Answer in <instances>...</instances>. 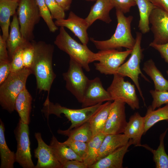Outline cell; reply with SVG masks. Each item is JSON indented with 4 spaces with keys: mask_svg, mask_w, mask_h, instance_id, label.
Instances as JSON below:
<instances>
[{
    "mask_svg": "<svg viewBox=\"0 0 168 168\" xmlns=\"http://www.w3.org/2000/svg\"><path fill=\"white\" fill-rule=\"evenodd\" d=\"M54 23L58 27H66L70 30L83 44H88L89 38L87 30L89 26L85 19L71 11L67 19L56 20Z\"/></svg>",
    "mask_w": 168,
    "mask_h": 168,
    "instance_id": "cell-15",
    "label": "cell"
},
{
    "mask_svg": "<svg viewBox=\"0 0 168 168\" xmlns=\"http://www.w3.org/2000/svg\"><path fill=\"white\" fill-rule=\"evenodd\" d=\"M166 73L168 76V70H167L166 71Z\"/></svg>",
    "mask_w": 168,
    "mask_h": 168,
    "instance_id": "cell-48",
    "label": "cell"
},
{
    "mask_svg": "<svg viewBox=\"0 0 168 168\" xmlns=\"http://www.w3.org/2000/svg\"><path fill=\"white\" fill-rule=\"evenodd\" d=\"M111 100L109 93L103 87L100 78L97 77L90 79L81 103L82 106L90 107Z\"/></svg>",
    "mask_w": 168,
    "mask_h": 168,
    "instance_id": "cell-14",
    "label": "cell"
},
{
    "mask_svg": "<svg viewBox=\"0 0 168 168\" xmlns=\"http://www.w3.org/2000/svg\"><path fill=\"white\" fill-rule=\"evenodd\" d=\"M16 12L22 35L26 40L34 41V30L41 17L36 0H20Z\"/></svg>",
    "mask_w": 168,
    "mask_h": 168,
    "instance_id": "cell-7",
    "label": "cell"
},
{
    "mask_svg": "<svg viewBox=\"0 0 168 168\" xmlns=\"http://www.w3.org/2000/svg\"><path fill=\"white\" fill-rule=\"evenodd\" d=\"M142 37L141 32H137L135 44L132 49L129 58L119 67L116 73L124 77H128L131 79L137 87L144 105H145L144 98L138 81V77L140 75L145 80L150 82L148 79L142 72L140 68V63L143 57V49L141 46Z\"/></svg>",
    "mask_w": 168,
    "mask_h": 168,
    "instance_id": "cell-6",
    "label": "cell"
},
{
    "mask_svg": "<svg viewBox=\"0 0 168 168\" xmlns=\"http://www.w3.org/2000/svg\"><path fill=\"white\" fill-rule=\"evenodd\" d=\"M58 133L73 140L88 142L93 136L90 124L87 122L71 129L58 130Z\"/></svg>",
    "mask_w": 168,
    "mask_h": 168,
    "instance_id": "cell-30",
    "label": "cell"
},
{
    "mask_svg": "<svg viewBox=\"0 0 168 168\" xmlns=\"http://www.w3.org/2000/svg\"><path fill=\"white\" fill-rule=\"evenodd\" d=\"M96 1L91 8L88 15L85 18L89 27L97 20L107 24L112 21L110 12L114 7L110 0H96Z\"/></svg>",
    "mask_w": 168,
    "mask_h": 168,
    "instance_id": "cell-20",
    "label": "cell"
},
{
    "mask_svg": "<svg viewBox=\"0 0 168 168\" xmlns=\"http://www.w3.org/2000/svg\"><path fill=\"white\" fill-rule=\"evenodd\" d=\"M25 47H21L17 50L11 59V72H18L24 68L22 57V52L23 49Z\"/></svg>",
    "mask_w": 168,
    "mask_h": 168,
    "instance_id": "cell-37",
    "label": "cell"
},
{
    "mask_svg": "<svg viewBox=\"0 0 168 168\" xmlns=\"http://www.w3.org/2000/svg\"><path fill=\"white\" fill-rule=\"evenodd\" d=\"M149 46L157 50L161 57L168 63V42L163 44H156L151 42Z\"/></svg>",
    "mask_w": 168,
    "mask_h": 168,
    "instance_id": "cell-41",
    "label": "cell"
},
{
    "mask_svg": "<svg viewBox=\"0 0 168 168\" xmlns=\"http://www.w3.org/2000/svg\"><path fill=\"white\" fill-rule=\"evenodd\" d=\"M86 0L88 1H96V0Z\"/></svg>",
    "mask_w": 168,
    "mask_h": 168,
    "instance_id": "cell-47",
    "label": "cell"
},
{
    "mask_svg": "<svg viewBox=\"0 0 168 168\" xmlns=\"http://www.w3.org/2000/svg\"><path fill=\"white\" fill-rule=\"evenodd\" d=\"M0 168H13L16 162L15 153L8 147L5 138L4 125L0 120Z\"/></svg>",
    "mask_w": 168,
    "mask_h": 168,
    "instance_id": "cell-27",
    "label": "cell"
},
{
    "mask_svg": "<svg viewBox=\"0 0 168 168\" xmlns=\"http://www.w3.org/2000/svg\"><path fill=\"white\" fill-rule=\"evenodd\" d=\"M88 166L83 161L76 160H70L62 166V168H87Z\"/></svg>",
    "mask_w": 168,
    "mask_h": 168,
    "instance_id": "cell-43",
    "label": "cell"
},
{
    "mask_svg": "<svg viewBox=\"0 0 168 168\" xmlns=\"http://www.w3.org/2000/svg\"><path fill=\"white\" fill-rule=\"evenodd\" d=\"M49 145L55 157L62 166L70 160H76L83 161V160L69 147L64 142H59L54 135L51 139Z\"/></svg>",
    "mask_w": 168,
    "mask_h": 168,
    "instance_id": "cell-23",
    "label": "cell"
},
{
    "mask_svg": "<svg viewBox=\"0 0 168 168\" xmlns=\"http://www.w3.org/2000/svg\"><path fill=\"white\" fill-rule=\"evenodd\" d=\"M133 145L130 139L126 145L117 149L104 157L98 160L89 168H122L124 155Z\"/></svg>",
    "mask_w": 168,
    "mask_h": 168,
    "instance_id": "cell-18",
    "label": "cell"
},
{
    "mask_svg": "<svg viewBox=\"0 0 168 168\" xmlns=\"http://www.w3.org/2000/svg\"><path fill=\"white\" fill-rule=\"evenodd\" d=\"M32 100V97L26 87L19 93L15 103V110L18 113L20 119L28 124L30 121Z\"/></svg>",
    "mask_w": 168,
    "mask_h": 168,
    "instance_id": "cell-24",
    "label": "cell"
},
{
    "mask_svg": "<svg viewBox=\"0 0 168 168\" xmlns=\"http://www.w3.org/2000/svg\"><path fill=\"white\" fill-rule=\"evenodd\" d=\"M156 7L160 8L168 12V0H149Z\"/></svg>",
    "mask_w": 168,
    "mask_h": 168,
    "instance_id": "cell-44",
    "label": "cell"
},
{
    "mask_svg": "<svg viewBox=\"0 0 168 168\" xmlns=\"http://www.w3.org/2000/svg\"><path fill=\"white\" fill-rule=\"evenodd\" d=\"M32 74L30 68L24 67L16 72H11L0 85V105L3 110L11 113L15 110L16 99L21 91L26 87L27 79Z\"/></svg>",
    "mask_w": 168,
    "mask_h": 168,
    "instance_id": "cell-4",
    "label": "cell"
},
{
    "mask_svg": "<svg viewBox=\"0 0 168 168\" xmlns=\"http://www.w3.org/2000/svg\"><path fill=\"white\" fill-rule=\"evenodd\" d=\"M28 125L20 119L15 130L17 143L16 162L23 168H35L31 158Z\"/></svg>",
    "mask_w": 168,
    "mask_h": 168,
    "instance_id": "cell-11",
    "label": "cell"
},
{
    "mask_svg": "<svg viewBox=\"0 0 168 168\" xmlns=\"http://www.w3.org/2000/svg\"><path fill=\"white\" fill-rule=\"evenodd\" d=\"M34 55L30 68L35 75L37 89L40 92H48L49 96L52 83L56 77L52 66L54 46L42 41L32 42Z\"/></svg>",
    "mask_w": 168,
    "mask_h": 168,
    "instance_id": "cell-1",
    "label": "cell"
},
{
    "mask_svg": "<svg viewBox=\"0 0 168 168\" xmlns=\"http://www.w3.org/2000/svg\"><path fill=\"white\" fill-rule=\"evenodd\" d=\"M113 76L112 82L107 90L112 100L124 102L133 110L139 109V100L134 85L128 81H125L123 77L118 74L115 73Z\"/></svg>",
    "mask_w": 168,
    "mask_h": 168,
    "instance_id": "cell-9",
    "label": "cell"
},
{
    "mask_svg": "<svg viewBox=\"0 0 168 168\" xmlns=\"http://www.w3.org/2000/svg\"><path fill=\"white\" fill-rule=\"evenodd\" d=\"M142 70L153 81L155 90L168 91V80L164 78L152 59H149L144 63Z\"/></svg>",
    "mask_w": 168,
    "mask_h": 168,
    "instance_id": "cell-26",
    "label": "cell"
},
{
    "mask_svg": "<svg viewBox=\"0 0 168 168\" xmlns=\"http://www.w3.org/2000/svg\"><path fill=\"white\" fill-rule=\"evenodd\" d=\"M0 61H10L9 59L6 41L2 35H0Z\"/></svg>",
    "mask_w": 168,
    "mask_h": 168,
    "instance_id": "cell-42",
    "label": "cell"
},
{
    "mask_svg": "<svg viewBox=\"0 0 168 168\" xmlns=\"http://www.w3.org/2000/svg\"><path fill=\"white\" fill-rule=\"evenodd\" d=\"M35 136L38 143L37 147L34 150L35 156L38 159L35 168H61L50 146L43 140L41 133H35Z\"/></svg>",
    "mask_w": 168,
    "mask_h": 168,
    "instance_id": "cell-16",
    "label": "cell"
},
{
    "mask_svg": "<svg viewBox=\"0 0 168 168\" xmlns=\"http://www.w3.org/2000/svg\"><path fill=\"white\" fill-rule=\"evenodd\" d=\"M111 101L102 104L88 121L93 136L103 133L112 103Z\"/></svg>",
    "mask_w": 168,
    "mask_h": 168,
    "instance_id": "cell-25",
    "label": "cell"
},
{
    "mask_svg": "<svg viewBox=\"0 0 168 168\" xmlns=\"http://www.w3.org/2000/svg\"><path fill=\"white\" fill-rule=\"evenodd\" d=\"M144 117L145 134L156 123L162 120H168V104L156 110H153L151 106H149Z\"/></svg>",
    "mask_w": 168,
    "mask_h": 168,
    "instance_id": "cell-32",
    "label": "cell"
},
{
    "mask_svg": "<svg viewBox=\"0 0 168 168\" xmlns=\"http://www.w3.org/2000/svg\"><path fill=\"white\" fill-rule=\"evenodd\" d=\"M167 121V122H168V120H166Z\"/></svg>",
    "mask_w": 168,
    "mask_h": 168,
    "instance_id": "cell-49",
    "label": "cell"
},
{
    "mask_svg": "<svg viewBox=\"0 0 168 168\" xmlns=\"http://www.w3.org/2000/svg\"><path fill=\"white\" fill-rule=\"evenodd\" d=\"M132 49L120 51L116 49L100 50L96 53V61L94 63L96 69L101 74L114 75L130 54Z\"/></svg>",
    "mask_w": 168,
    "mask_h": 168,
    "instance_id": "cell-10",
    "label": "cell"
},
{
    "mask_svg": "<svg viewBox=\"0 0 168 168\" xmlns=\"http://www.w3.org/2000/svg\"><path fill=\"white\" fill-rule=\"evenodd\" d=\"M149 92L153 98L151 106L153 110L160 107L163 105L168 104V91L151 90Z\"/></svg>",
    "mask_w": 168,
    "mask_h": 168,
    "instance_id": "cell-35",
    "label": "cell"
},
{
    "mask_svg": "<svg viewBox=\"0 0 168 168\" xmlns=\"http://www.w3.org/2000/svg\"><path fill=\"white\" fill-rule=\"evenodd\" d=\"M83 68L78 62L70 58L69 67L67 72L63 74L66 82L65 87L82 103L90 79L84 73Z\"/></svg>",
    "mask_w": 168,
    "mask_h": 168,
    "instance_id": "cell-8",
    "label": "cell"
},
{
    "mask_svg": "<svg viewBox=\"0 0 168 168\" xmlns=\"http://www.w3.org/2000/svg\"><path fill=\"white\" fill-rule=\"evenodd\" d=\"M144 117L135 112L130 117L123 133L132 140L133 145L139 147L142 137L144 134Z\"/></svg>",
    "mask_w": 168,
    "mask_h": 168,
    "instance_id": "cell-19",
    "label": "cell"
},
{
    "mask_svg": "<svg viewBox=\"0 0 168 168\" xmlns=\"http://www.w3.org/2000/svg\"><path fill=\"white\" fill-rule=\"evenodd\" d=\"M129 140L124 133L106 135L100 146L96 161L126 145Z\"/></svg>",
    "mask_w": 168,
    "mask_h": 168,
    "instance_id": "cell-21",
    "label": "cell"
},
{
    "mask_svg": "<svg viewBox=\"0 0 168 168\" xmlns=\"http://www.w3.org/2000/svg\"><path fill=\"white\" fill-rule=\"evenodd\" d=\"M18 2L7 0H0V26L2 36L6 41L9 33L10 19L16 13Z\"/></svg>",
    "mask_w": 168,
    "mask_h": 168,
    "instance_id": "cell-22",
    "label": "cell"
},
{
    "mask_svg": "<svg viewBox=\"0 0 168 168\" xmlns=\"http://www.w3.org/2000/svg\"><path fill=\"white\" fill-rule=\"evenodd\" d=\"M138 8L140 19L138 27L142 34H146L150 30L149 18L153 10L156 7L149 0H135Z\"/></svg>",
    "mask_w": 168,
    "mask_h": 168,
    "instance_id": "cell-28",
    "label": "cell"
},
{
    "mask_svg": "<svg viewBox=\"0 0 168 168\" xmlns=\"http://www.w3.org/2000/svg\"><path fill=\"white\" fill-rule=\"evenodd\" d=\"M34 49L32 42H30L23 49L22 57L24 67L30 68L33 60Z\"/></svg>",
    "mask_w": 168,
    "mask_h": 168,
    "instance_id": "cell-38",
    "label": "cell"
},
{
    "mask_svg": "<svg viewBox=\"0 0 168 168\" xmlns=\"http://www.w3.org/2000/svg\"><path fill=\"white\" fill-rule=\"evenodd\" d=\"M149 21L154 37L152 42L156 44L168 42V12L156 7L152 12Z\"/></svg>",
    "mask_w": 168,
    "mask_h": 168,
    "instance_id": "cell-13",
    "label": "cell"
},
{
    "mask_svg": "<svg viewBox=\"0 0 168 168\" xmlns=\"http://www.w3.org/2000/svg\"><path fill=\"white\" fill-rule=\"evenodd\" d=\"M116 10L120 11L124 14L129 12L131 7L136 5L135 0H110Z\"/></svg>",
    "mask_w": 168,
    "mask_h": 168,
    "instance_id": "cell-39",
    "label": "cell"
},
{
    "mask_svg": "<svg viewBox=\"0 0 168 168\" xmlns=\"http://www.w3.org/2000/svg\"><path fill=\"white\" fill-rule=\"evenodd\" d=\"M106 135L102 133L93 136L88 142L86 155L83 161L88 168L97 161L100 146Z\"/></svg>",
    "mask_w": 168,
    "mask_h": 168,
    "instance_id": "cell-31",
    "label": "cell"
},
{
    "mask_svg": "<svg viewBox=\"0 0 168 168\" xmlns=\"http://www.w3.org/2000/svg\"><path fill=\"white\" fill-rule=\"evenodd\" d=\"M64 142L83 160L87 153V143L74 140L69 138Z\"/></svg>",
    "mask_w": 168,
    "mask_h": 168,
    "instance_id": "cell-34",
    "label": "cell"
},
{
    "mask_svg": "<svg viewBox=\"0 0 168 168\" xmlns=\"http://www.w3.org/2000/svg\"><path fill=\"white\" fill-rule=\"evenodd\" d=\"M102 104L100 103L80 109H72L62 106L58 103H54L49 100V96H47L41 111L45 117L47 118L50 114H53L61 118V114H64L71 122V124L68 128L71 129L88 122Z\"/></svg>",
    "mask_w": 168,
    "mask_h": 168,
    "instance_id": "cell-5",
    "label": "cell"
},
{
    "mask_svg": "<svg viewBox=\"0 0 168 168\" xmlns=\"http://www.w3.org/2000/svg\"><path fill=\"white\" fill-rule=\"evenodd\" d=\"M168 129L162 133L159 137L160 143L157 149L154 150L147 144H141L142 147L150 151L153 155V159L156 168H168V155L164 146V139Z\"/></svg>",
    "mask_w": 168,
    "mask_h": 168,
    "instance_id": "cell-29",
    "label": "cell"
},
{
    "mask_svg": "<svg viewBox=\"0 0 168 168\" xmlns=\"http://www.w3.org/2000/svg\"><path fill=\"white\" fill-rule=\"evenodd\" d=\"M117 25L114 33L109 39L98 40L91 38L90 40L99 50L116 49L122 47L132 49L136 40L132 34L131 25L133 19L132 16H126L120 10H116Z\"/></svg>",
    "mask_w": 168,
    "mask_h": 168,
    "instance_id": "cell-2",
    "label": "cell"
},
{
    "mask_svg": "<svg viewBox=\"0 0 168 168\" xmlns=\"http://www.w3.org/2000/svg\"><path fill=\"white\" fill-rule=\"evenodd\" d=\"M11 72V61H0V85L5 81Z\"/></svg>",
    "mask_w": 168,
    "mask_h": 168,
    "instance_id": "cell-40",
    "label": "cell"
},
{
    "mask_svg": "<svg viewBox=\"0 0 168 168\" xmlns=\"http://www.w3.org/2000/svg\"><path fill=\"white\" fill-rule=\"evenodd\" d=\"M13 16L9 35L6 41L10 61L17 50L26 46L31 42L25 40L22 35L16 12Z\"/></svg>",
    "mask_w": 168,
    "mask_h": 168,
    "instance_id": "cell-17",
    "label": "cell"
},
{
    "mask_svg": "<svg viewBox=\"0 0 168 168\" xmlns=\"http://www.w3.org/2000/svg\"><path fill=\"white\" fill-rule=\"evenodd\" d=\"M53 19L56 20L65 19V11L57 4L55 0H45Z\"/></svg>",
    "mask_w": 168,
    "mask_h": 168,
    "instance_id": "cell-36",
    "label": "cell"
},
{
    "mask_svg": "<svg viewBox=\"0 0 168 168\" xmlns=\"http://www.w3.org/2000/svg\"><path fill=\"white\" fill-rule=\"evenodd\" d=\"M8 0V1H13V2H18L20 0Z\"/></svg>",
    "mask_w": 168,
    "mask_h": 168,
    "instance_id": "cell-46",
    "label": "cell"
},
{
    "mask_svg": "<svg viewBox=\"0 0 168 168\" xmlns=\"http://www.w3.org/2000/svg\"><path fill=\"white\" fill-rule=\"evenodd\" d=\"M117 100L112 102L103 133L105 135L124 133L127 123L126 119L125 105Z\"/></svg>",
    "mask_w": 168,
    "mask_h": 168,
    "instance_id": "cell-12",
    "label": "cell"
},
{
    "mask_svg": "<svg viewBox=\"0 0 168 168\" xmlns=\"http://www.w3.org/2000/svg\"><path fill=\"white\" fill-rule=\"evenodd\" d=\"M59 6L65 11L68 10L72 2V0H55Z\"/></svg>",
    "mask_w": 168,
    "mask_h": 168,
    "instance_id": "cell-45",
    "label": "cell"
},
{
    "mask_svg": "<svg viewBox=\"0 0 168 168\" xmlns=\"http://www.w3.org/2000/svg\"><path fill=\"white\" fill-rule=\"evenodd\" d=\"M41 17L47 25L49 31L54 32L58 27L54 22L49 10L45 0H36Z\"/></svg>",
    "mask_w": 168,
    "mask_h": 168,
    "instance_id": "cell-33",
    "label": "cell"
},
{
    "mask_svg": "<svg viewBox=\"0 0 168 168\" xmlns=\"http://www.w3.org/2000/svg\"><path fill=\"white\" fill-rule=\"evenodd\" d=\"M54 43L60 50L68 54L70 58L79 63L87 72L90 71L89 64L96 61V53L91 50L87 45L80 44L72 38L64 27H60Z\"/></svg>",
    "mask_w": 168,
    "mask_h": 168,
    "instance_id": "cell-3",
    "label": "cell"
}]
</instances>
